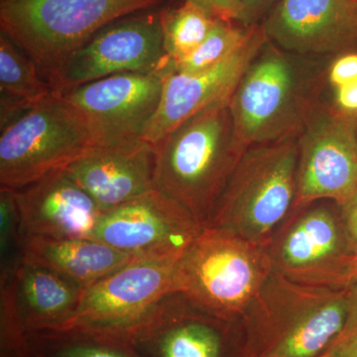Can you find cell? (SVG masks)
I'll list each match as a JSON object with an SVG mask.
<instances>
[{
	"label": "cell",
	"mask_w": 357,
	"mask_h": 357,
	"mask_svg": "<svg viewBox=\"0 0 357 357\" xmlns=\"http://www.w3.org/2000/svg\"><path fill=\"white\" fill-rule=\"evenodd\" d=\"M347 288L307 285L273 270L239 323L236 357H316L344 330Z\"/></svg>",
	"instance_id": "1"
},
{
	"label": "cell",
	"mask_w": 357,
	"mask_h": 357,
	"mask_svg": "<svg viewBox=\"0 0 357 357\" xmlns=\"http://www.w3.org/2000/svg\"><path fill=\"white\" fill-rule=\"evenodd\" d=\"M309 58L268 40L249 65L229 102L239 153L299 136L321 102L325 79V70H317Z\"/></svg>",
	"instance_id": "2"
},
{
	"label": "cell",
	"mask_w": 357,
	"mask_h": 357,
	"mask_svg": "<svg viewBox=\"0 0 357 357\" xmlns=\"http://www.w3.org/2000/svg\"><path fill=\"white\" fill-rule=\"evenodd\" d=\"M229 100L190 117L155 144V189L182 204L203 227L243 156L234 143Z\"/></svg>",
	"instance_id": "3"
},
{
	"label": "cell",
	"mask_w": 357,
	"mask_h": 357,
	"mask_svg": "<svg viewBox=\"0 0 357 357\" xmlns=\"http://www.w3.org/2000/svg\"><path fill=\"white\" fill-rule=\"evenodd\" d=\"M272 272L268 246L206 227L176 265V293L199 311L234 325Z\"/></svg>",
	"instance_id": "4"
},
{
	"label": "cell",
	"mask_w": 357,
	"mask_h": 357,
	"mask_svg": "<svg viewBox=\"0 0 357 357\" xmlns=\"http://www.w3.org/2000/svg\"><path fill=\"white\" fill-rule=\"evenodd\" d=\"M168 0H0V33L50 82L66 60L115 21Z\"/></svg>",
	"instance_id": "5"
},
{
	"label": "cell",
	"mask_w": 357,
	"mask_h": 357,
	"mask_svg": "<svg viewBox=\"0 0 357 357\" xmlns=\"http://www.w3.org/2000/svg\"><path fill=\"white\" fill-rule=\"evenodd\" d=\"M297 163L298 137L249 148L230 176L206 227L227 229L269 246L294 210Z\"/></svg>",
	"instance_id": "6"
},
{
	"label": "cell",
	"mask_w": 357,
	"mask_h": 357,
	"mask_svg": "<svg viewBox=\"0 0 357 357\" xmlns=\"http://www.w3.org/2000/svg\"><path fill=\"white\" fill-rule=\"evenodd\" d=\"M98 143L84 114L52 93L0 131V189L17 190L65 170Z\"/></svg>",
	"instance_id": "7"
},
{
	"label": "cell",
	"mask_w": 357,
	"mask_h": 357,
	"mask_svg": "<svg viewBox=\"0 0 357 357\" xmlns=\"http://www.w3.org/2000/svg\"><path fill=\"white\" fill-rule=\"evenodd\" d=\"M178 261L136 260L82 291L72 316L50 332L130 340L164 299L176 294Z\"/></svg>",
	"instance_id": "8"
},
{
	"label": "cell",
	"mask_w": 357,
	"mask_h": 357,
	"mask_svg": "<svg viewBox=\"0 0 357 357\" xmlns=\"http://www.w3.org/2000/svg\"><path fill=\"white\" fill-rule=\"evenodd\" d=\"M162 8L126 16L103 28L73 53L49 82L55 93L124 73H170Z\"/></svg>",
	"instance_id": "9"
},
{
	"label": "cell",
	"mask_w": 357,
	"mask_h": 357,
	"mask_svg": "<svg viewBox=\"0 0 357 357\" xmlns=\"http://www.w3.org/2000/svg\"><path fill=\"white\" fill-rule=\"evenodd\" d=\"M356 117L321 102L312 110L298 136L294 210L319 199L338 206L357 192Z\"/></svg>",
	"instance_id": "10"
},
{
	"label": "cell",
	"mask_w": 357,
	"mask_h": 357,
	"mask_svg": "<svg viewBox=\"0 0 357 357\" xmlns=\"http://www.w3.org/2000/svg\"><path fill=\"white\" fill-rule=\"evenodd\" d=\"M203 229L182 204L154 189L103 211L91 238L138 260L178 261Z\"/></svg>",
	"instance_id": "11"
},
{
	"label": "cell",
	"mask_w": 357,
	"mask_h": 357,
	"mask_svg": "<svg viewBox=\"0 0 357 357\" xmlns=\"http://www.w3.org/2000/svg\"><path fill=\"white\" fill-rule=\"evenodd\" d=\"M277 273L307 285L333 288L345 258L354 255L340 211L326 204L294 210L268 246Z\"/></svg>",
	"instance_id": "12"
},
{
	"label": "cell",
	"mask_w": 357,
	"mask_h": 357,
	"mask_svg": "<svg viewBox=\"0 0 357 357\" xmlns=\"http://www.w3.org/2000/svg\"><path fill=\"white\" fill-rule=\"evenodd\" d=\"M167 74L112 75L59 93L88 119L98 142L130 139L142 136L156 112Z\"/></svg>",
	"instance_id": "13"
},
{
	"label": "cell",
	"mask_w": 357,
	"mask_h": 357,
	"mask_svg": "<svg viewBox=\"0 0 357 357\" xmlns=\"http://www.w3.org/2000/svg\"><path fill=\"white\" fill-rule=\"evenodd\" d=\"M268 40L262 25L257 24L245 44L215 67L198 73H168L164 77L158 107L141 137L157 144L190 117L215 103L229 100Z\"/></svg>",
	"instance_id": "14"
},
{
	"label": "cell",
	"mask_w": 357,
	"mask_h": 357,
	"mask_svg": "<svg viewBox=\"0 0 357 357\" xmlns=\"http://www.w3.org/2000/svg\"><path fill=\"white\" fill-rule=\"evenodd\" d=\"M260 24L290 53H344L357 45V0H279Z\"/></svg>",
	"instance_id": "15"
},
{
	"label": "cell",
	"mask_w": 357,
	"mask_h": 357,
	"mask_svg": "<svg viewBox=\"0 0 357 357\" xmlns=\"http://www.w3.org/2000/svg\"><path fill=\"white\" fill-rule=\"evenodd\" d=\"M65 172L103 213L155 189L156 147L142 137L98 143Z\"/></svg>",
	"instance_id": "16"
},
{
	"label": "cell",
	"mask_w": 357,
	"mask_h": 357,
	"mask_svg": "<svg viewBox=\"0 0 357 357\" xmlns=\"http://www.w3.org/2000/svg\"><path fill=\"white\" fill-rule=\"evenodd\" d=\"M230 324L208 316L176 293L130 338L141 357H236Z\"/></svg>",
	"instance_id": "17"
},
{
	"label": "cell",
	"mask_w": 357,
	"mask_h": 357,
	"mask_svg": "<svg viewBox=\"0 0 357 357\" xmlns=\"http://www.w3.org/2000/svg\"><path fill=\"white\" fill-rule=\"evenodd\" d=\"M23 241L91 238L102 211L65 170L13 190Z\"/></svg>",
	"instance_id": "18"
},
{
	"label": "cell",
	"mask_w": 357,
	"mask_h": 357,
	"mask_svg": "<svg viewBox=\"0 0 357 357\" xmlns=\"http://www.w3.org/2000/svg\"><path fill=\"white\" fill-rule=\"evenodd\" d=\"M13 278L16 307L27 335L60 328L76 310L83 291L62 275L24 259Z\"/></svg>",
	"instance_id": "19"
},
{
	"label": "cell",
	"mask_w": 357,
	"mask_h": 357,
	"mask_svg": "<svg viewBox=\"0 0 357 357\" xmlns=\"http://www.w3.org/2000/svg\"><path fill=\"white\" fill-rule=\"evenodd\" d=\"M22 259L48 268L86 288L136 261V258L93 238L28 237Z\"/></svg>",
	"instance_id": "20"
},
{
	"label": "cell",
	"mask_w": 357,
	"mask_h": 357,
	"mask_svg": "<svg viewBox=\"0 0 357 357\" xmlns=\"http://www.w3.org/2000/svg\"><path fill=\"white\" fill-rule=\"evenodd\" d=\"M32 357H141L130 340L66 332L27 335Z\"/></svg>",
	"instance_id": "21"
},
{
	"label": "cell",
	"mask_w": 357,
	"mask_h": 357,
	"mask_svg": "<svg viewBox=\"0 0 357 357\" xmlns=\"http://www.w3.org/2000/svg\"><path fill=\"white\" fill-rule=\"evenodd\" d=\"M54 93L34 61L0 33V93L33 107Z\"/></svg>",
	"instance_id": "22"
},
{
	"label": "cell",
	"mask_w": 357,
	"mask_h": 357,
	"mask_svg": "<svg viewBox=\"0 0 357 357\" xmlns=\"http://www.w3.org/2000/svg\"><path fill=\"white\" fill-rule=\"evenodd\" d=\"M215 20L190 0L174 8H162L164 47L173 65L190 55L204 41Z\"/></svg>",
	"instance_id": "23"
},
{
	"label": "cell",
	"mask_w": 357,
	"mask_h": 357,
	"mask_svg": "<svg viewBox=\"0 0 357 357\" xmlns=\"http://www.w3.org/2000/svg\"><path fill=\"white\" fill-rule=\"evenodd\" d=\"M255 26L246 27L239 23L215 20L204 41L173 65L174 72L198 73L215 67L245 44Z\"/></svg>",
	"instance_id": "24"
},
{
	"label": "cell",
	"mask_w": 357,
	"mask_h": 357,
	"mask_svg": "<svg viewBox=\"0 0 357 357\" xmlns=\"http://www.w3.org/2000/svg\"><path fill=\"white\" fill-rule=\"evenodd\" d=\"M1 276L13 273L22 259L23 236L13 190L0 189Z\"/></svg>",
	"instance_id": "25"
},
{
	"label": "cell",
	"mask_w": 357,
	"mask_h": 357,
	"mask_svg": "<svg viewBox=\"0 0 357 357\" xmlns=\"http://www.w3.org/2000/svg\"><path fill=\"white\" fill-rule=\"evenodd\" d=\"M326 79L333 88L357 82V52L347 51L331 63L326 70Z\"/></svg>",
	"instance_id": "26"
},
{
	"label": "cell",
	"mask_w": 357,
	"mask_h": 357,
	"mask_svg": "<svg viewBox=\"0 0 357 357\" xmlns=\"http://www.w3.org/2000/svg\"><path fill=\"white\" fill-rule=\"evenodd\" d=\"M204 9L217 20L243 25V8L241 0H190ZM244 26V25H243Z\"/></svg>",
	"instance_id": "27"
},
{
	"label": "cell",
	"mask_w": 357,
	"mask_h": 357,
	"mask_svg": "<svg viewBox=\"0 0 357 357\" xmlns=\"http://www.w3.org/2000/svg\"><path fill=\"white\" fill-rule=\"evenodd\" d=\"M338 211L349 248L357 255V192L338 206Z\"/></svg>",
	"instance_id": "28"
},
{
	"label": "cell",
	"mask_w": 357,
	"mask_h": 357,
	"mask_svg": "<svg viewBox=\"0 0 357 357\" xmlns=\"http://www.w3.org/2000/svg\"><path fill=\"white\" fill-rule=\"evenodd\" d=\"M243 8V25L260 24L279 0H241Z\"/></svg>",
	"instance_id": "29"
},
{
	"label": "cell",
	"mask_w": 357,
	"mask_h": 357,
	"mask_svg": "<svg viewBox=\"0 0 357 357\" xmlns=\"http://www.w3.org/2000/svg\"><path fill=\"white\" fill-rule=\"evenodd\" d=\"M357 335V284L347 288V321L342 333L338 335L333 345L340 344ZM332 345V347H333Z\"/></svg>",
	"instance_id": "30"
},
{
	"label": "cell",
	"mask_w": 357,
	"mask_h": 357,
	"mask_svg": "<svg viewBox=\"0 0 357 357\" xmlns=\"http://www.w3.org/2000/svg\"><path fill=\"white\" fill-rule=\"evenodd\" d=\"M335 107L351 116H357V82L335 89Z\"/></svg>",
	"instance_id": "31"
},
{
	"label": "cell",
	"mask_w": 357,
	"mask_h": 357,
	"mask_svg": "<svg viewBox=\"0 0 357 357\" xmlns=\"http://www.w3.org/2000/svg\"><path fill=\"white\" fill-rule=\"evenodd\" d=\"M357 284V255H349L345 258L337 278H335L333 288L344 289L351 287Z\"/></svg>",
	"instance_id": "32"
},
{
	"label": "cell",
	"mask_w": 357,
	"mask_h": 357,
	"mask_svg": "<svg viewBox=\"0 0 357 357\" xmlns=\"http://www.w3.org/2000/svg\"><path fill=\"white\" fill-rule=\"evenodd\" d=\"M333 357H357V335L333 345Z\"/></svg>",
	"instance_id": "33"
},
{
	"label": "cell",
	"mask_w": 357,
	"mask_h": 357,
	"mask_svg": "<svg viewBox=\"0 0 357 357\" xmlns=\"http://www.w3.org/2000/svg\"><path fill=\"white\" fill-rule=\"evenodd\" d=\"M316 357H333V352L332 349H328V351L324 352V354H319Z\"/></svg>",
	"instance_id": "34"
},
{
	"label": "cell",
	"mask_w": 357,
	"mask_h": 357,
	"mask_svg": "<svg viewBox=\"0 0 357 357\" xmlns=\"http://www.w3.org/2000/svg\"><path fill=\"white\" fill-rule=\"evenodd\" d=\"M356 133H357V116L356 117Z\"/></svg>",
	"instance_id": "35"
}]
</instances>
